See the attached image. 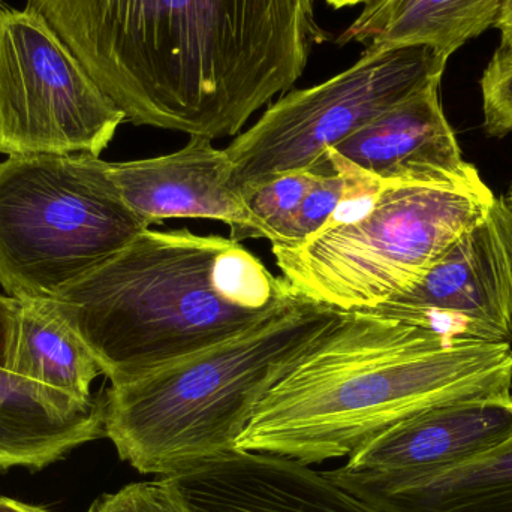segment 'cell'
<instances>
[{"label":"cell","mask_w":512,"mask_h":512,"mask_svg":"<svg viewBox=\"0 0 512 512\" xmlns=\"http://www.w3.org/2000/svg\"><path fill=\"white\" fill-rule=\"evenodd\" d=\"M125 203L147 225L165 219H212L230 227L231 239H265L242 191L233 185L227 150L191 137L179 152L140 161L108 162Z\"/></svg>","instance_id":"11"},{"label":"cell","mask_w":512,"mask_h":512,"mask_svg":"<svg viewBox=\"0 0 512 512\" xmlns=\"http://www.w3.org/2000/svg\"><path fill=\"white\" fill-rule=\"evenodd\" d=\"M512 436V397L471 400L409 418L325 471L349 493L396 489L462 468Z\"/></svg>","instance_id":"10"},{"label":"cell","mask_w":512,"mask_h":512,"mask_svg":"<svg viewBox=\"0 0 512 512\" xmlns=\"http://www.w3.org/2000/svg\"><path fill=\"white\" fill-rule=\"evenodd\" d=\"M333 8H343V6L358 5L361 2H370V0H327Z\"/></svg>","instance_id":"25"},{"label":"cell","mask_w":512,"mask_h":512,"mask_svg":"<svg viewBox=\"0 0 512 512\" xmlns=\"http://www.w3.org/2000/svg\"><path fill=\"white\" fill-rule=\"evenodd\" d=\"M18 306L20 301L17 298L0 294V369L8 370L9 360H11Z\"/></svg>","instance_id":"22"},{"label":"cell","mask_w":512,"mask_h":512,"mask_svg":"<svg viewBox=\"0 0 512 512\" xmlns=\"http://www.w3.org/2000/svg\"><path fill=\"white\" fill-rule=\"evenodd\" d=\"M502 0H370L339 42L367 48L426 45L448 59L495 26Z\"/></svg>","instance_id":"15"},{"label":"cell","mask_w":512,"mask_h":512,"mask_svg":"<svg viewBox=\"0 0 512 512\" xmlns=\"http://www.w3.org/2000/svg\"><path fill=\"white\" fill-rule=\"evenodd\" d=\"M484 128L492 137L512 131V54L496 51L481 80Z\"/></svg>","instance_id":"21"},{"label":"cell","mask_w":512,"mask_h":512,"mask_svg":"<svg viewBox=\"0 0 512 512\" xmlns=\"http://www.w3.org/2000/svg\"><path fill=\"white\" fill-rule=\"evenodd\" d=\"M512 397V346L343 313L256 408L237 451L318 465L348 459L430 409Z\"/></svg>","instance_id":"2"},{"label":"cell","mask_w":512,"mask_h":512,"mask_svg":"<svg viewBox=\"0 0 512 512\" xmlns=\"http://www.w3.org/2000/svg\"><path fill=\"white\" fill-rule=\"evenodd\" d=\"M429 87L382 113L330 149L382 183L472 189L486 185L463 159L456 134Z\"/></svg>","instance_id":"12"},{"label":"cell","mask_w":512,"mask_h":512,"mask_svg":"<svg viewBox=\"0 0 512 512\" xmlns=\"http://www.w3.org/2000/svg\"><path fill=\"white\" fill-rule=\"evenodd\" d=\"M18 301L9 372L74 399L92 400V384L102 369L54 301Z\"/></svg>","instance_id":"16"},{"label":"cell","mask_w":512,"mask_h":512,"mask_svg":"<svg viewBox=\"0 0 512 512\" xmlns=\"http://www.w3.org/2000/svg\"><path fill=\"white\" fill-rule=\"evenodd\" d=\"M343 312L301 295L219 345L104 394V438L135 471L174 477L237 451L256 408Z\"/></svg>","instance_id":"4"},{"label":"cell","mask_w":512,"mask_h":512,"mask_svg":"<svg viewBox=\"0 0 512 512\" xmlns=\"http://www.w3.org/2000/svg\"><path fill=\"white\" fill-rule=\"evenodd\" d=\"M87 512H194L183 501L170 478L141 481L107 493L93 502Z\"/></svg>","instance_id":"20"},{"label":"cell","mask_w":512,"mask_h":512,"mask_svg":"<svg viewBox=\"0 0 512 512\" xmlns=\"http://www.w3.org/2000/svg\"><path fill=\"white\" fill-rule=\"evenodd\" d=\"M447 60L426 45L367 48L348 71L288 93L225 149L233 185L243 192L288 171L331 173L328 150L400 102L441 84Z\"/></svg>","instance_id":"7"},{"label":"cell","mask_w":512,"mask_h":512,"mask_svg":"<svg viewBox=\"0 0 512 512\" xmlns=\"http://www.w3.org/2000/svg\"><path fill=\"white\" fill-rule=\"evenodd\" d=\"M125 120L39 12L0 5V155L101 156Z\"/></svg>","instance_id":"8"},{"label":"cell","mask_w":512,"mask_h":512,"mask_svg":"<svg viewBox=\"0 0 512 512\" xmlns=\"http://www.w3.org/2000/svg\"><path fill=\"white\" fill-rule=\"evenodd\" d=\"M495 201L487 185L382 183L306 242L271 251L303 297L343 313L366 312L417 282Z\"/></svg>","instance_id":"5"},{"label":"cell","mask_w":512,"mask_h":512,"mask_svg":"<svg viewBox=\"0 0 512 512\" xmlns=\"http://www.w3.org/2000/svg\"><path fill=\"white\" fill-rule=\"evenodd\" d=\"M104 438V396L74 399L0 369V469H42Z\"/></svg>","instance_id":"14"},{"label":"cell","mask_w":512,"mask_h":512,"mask_svg":"<svg viewBox=\"0 0 512 512\" xmlns=\"http://www.w3.org/2000/svg\"><path fill=\"white\" fill-rule=\"evenodd\" d=\"M366 312L426 325L453 340H512V212L496 200L417 282Z\"/></svg>","instance_id":"9"},{"label":"cell","mask_w":512,"mask_h":512,"mask_svg":"<svg viewBox=\"0 0 512 512\" xmlns=\"http://www.w3.org/2000/svg\"><path fill=\"white\" fill-rule=\"evenodd\" d=\"M333 171L321 174L300 206L271 233V248H292L306 242L333 221L340 209L352 201L372 197L382 182L355 168L328 150L325 155Z\"/></svg>","instance_id":"18"},{"label":"cell","mask_w":512,"mask_h":512,"mask_svg":"<svg viewBox=\"0 0 512 512\" xmlns=\"http://www.w3.org/2000/svg\"><path fill=\"white\" fill-rule=\"evenodd\" d=\"M134 125L234 137L303 75L315 0H27Z\"/></svg>","instance_id":"1"},{"label":"cell","mask_w":512,"mask_h":512,"mask_svg":"<svg viewBox=\"0 0 512 512\" xmlns=\"http://www.w3.org/2000/svg\"><path fill=\"white\" fill-rule=\"evenodd\" d=\"M170 478L194 512H381L309 465L234 451Z\"/></svg>","instance_id":"13"},{"label":"cell","mask_w":512,"mask_h":512,"mask_svg":"<svg viewBox=\"0 0 512 512\" xmlns=\"http://www.w3.org/2000/svg\"><path fill=\"white\" fill-rule=\"evenodd\" d=\"M495 26L501 32V45L498 51L512 54V0H502L501 11Z\"/></svg>","instance_id":"23"},{"label":"cell","mask_w":512,"mask_h":512,"mask_svg":"<svg viewBox=\"0 0 512 512\" xmlns=\"http://www.w3.org/2000/svg\"><path fill=\"white\" fill-rule=\"evenodd\" d=\"M0 512H51L35 505L24 504L15 499L0 496Z\"/></svg>","instance_id":"24"},{"label":"cell","mask_w":512,"mask_h":512,"mask_svg":"<svg viewBox=\"0 0 512 512\" xmlns=\"http://www.w3.org/2000/svg\"><path fill=\"white\" fill-rule=\"evenodd\" d=\"M352 495L381 512H512V436L475 462L430 480Z\"/></svg>","instance_id":"17"},{"label":"cell","mask_w":512,"mask_h":512,"mask_svg":"<svg viewBox=\"0 0 512 512\" xmlns=\"http://www.w3.org/2000/svg\"><path fill=\"white\" fill-rule=\"evenodd\" d=\"M89 153L0 161V286L48 300L149 230Z\"/></svg>","instance_id":"6"},{"label":"cell","mask_w":512,"mask_h":512,"mask_svg":"<svg viewBox=\"0 0 512 512\" xmlns=\"http://www.w3.org/2000/svg\"><path fill=\"white\" fill-rule=\"evenodd\" d=\"M319 176L315 170L288 171L242 192L252 215L264 228L265 239L270 240L274 228L300 206Z\"/></svg>","instance_id":"19"},{"label":"cell","mask_w":512,"mask_h":512,"mask_svg":"<svg viewBox=\"0 0 512 512\" xmlns=\"http://www.w3.org/2000/svg\"><path fill=\"white\" fill-rule=\"evenodd\" d=\"M301 297L234 239L146 230L51 300L111 385L219 345Z\"/></svg>","instance_id":"3"},{"label":"cell","mask_w":512,"mask_h":512,"mask_svg":"<svg viewBox=\"0 0 512 512\" xmlns=\"http://www.w3.org/2000/svg\"><path fill=\"white\" fill-rule=\"evenodd\" d=\"M505 203H507V206L510 207V210L512 212V185L510 191H508L507 198H505Z\"/></svg>","instance_id":"26"}]
</instances>
